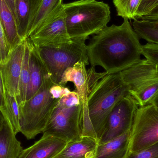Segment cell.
Segmentation results:
<instances>
[{
	"label": "cell",
	"mask_w": 158,
	"mask_h": 158,
	"mask_svg": "<svg viewBox=\"0 0 158 158\" xmlns=\"http://www.w3.org/2000/svg\"><path fill=\"white\" fill-rule=\"evenodd\" d=\"M142 45L129 19L120 26L105 27L86 45L91 66H100L108 74L119 73L141 60Z\"/></svg>",
	"instance_id": "obj_1"
},
{
	"label": "cell",
	"mask_w": 158,
	"mask_h": 158,
	"mask_svg": "<svg viewBox=\"0 0 158 158\" xmlns=\"http://www.w3.org/2000/svg\"><path fill=\"white\" fill-rule=\"evenodd\" d=\"M129 94L120 72L107 74L92 88L87 104L81 106V136L98 141L103 134L110 113L115 105Z\"/></svg>",
	"instance_id": "obj_2"
},
{
	"label": "cell",
	"mask_w": 158,
	"mask_h": 158,
	"mask_svg": "<svg viewBox=\"0 0 158 158\" xmlns=\"http://www.w3.org/2000/svg\"><path fill=\"white\" fill-rule=\"evenodd\" d=\"M68 32L72 40L96 35L106 27L110 19L107 4L95 0H80L64 4Z\"/></svg>",
	"instance_id": "obj_3"
},
{
	"label": "cell",
	"mask_w": 158,
	"mask_h": 158,
	"mask_svg": "<svg viewBox=\"0 0 158 158\" xmlns=\"http://www.w3.org/2000/svg\"><path fill=\"white\" fill-rule=\"evenodd\" d=\"M55 83L47 74L39 91L19 106L20 132L27 140L43 133L59 99L54 98L50 93Z\"/></svg>",
	"instance_id": "obj_4"
},
{
	"label": "cell",
	"mask_w": 158,
	"mask_h": 158,
	"mask_svg": "<svg viewBox=\"0 0 158 158\" xmlns=\"http://www.w3.org/2000/svg\"><path fill=\"white\" fill-rule=\"evenodd\" d=\"M86 39L72 40L70 44L47 47H36L48 74L54 82L59 84L63 74L78 62L89 64Z\"/></svg>",
	"instance_id": "obj_5"
},
{
	"label": "cell",
	"mask_w": 158,
	"mask_h": 158,
	"mask_svg": "<svg viewBox=\"0 0 158 158\" xmlns=\"http://www.w3.org/2000/svg\"><path fill=\"white\" fill-rule=\"evenodd\" d=\"M120 73L139 106L148 104L157 93L158 66L148 59H141Z\"/></svg>",
	"instance_id": "obj_6"
},
{
	"label": "cell",
	"mask_w": 158,
	"mask_h": 158,
	"mask_svg": "<svg viewBox=\"0 0 158 158\" xmlns=\"http://www.w3.org/2000/svg\"><path fill=\"white\" fill-rule=\"evenodd\" d=\"M157 142L158 107L150 104L139 106L130 131L127 154L140 151Z\"/></svg>",
	"instance_id": "obj_7"
},
{
	"label": "cell",
	"mask_w": 158,
	"mask_h": 158,
	"mask_svg": "<svg viewBox=\"0 0 158 158\" xmlns=\"http://www.w3.org/2000/svg\"><path fill=\"white\" fill-rule=\"evenodd\" d=\"M139 106L136 100L130 94L120 100L108 117L98 143L110 141L130 131Z\"/></svg>",
	"instance_id": "obj_8"
},
{
	"label": "cell",
	"mask_w": 158,
	"mask_h": 158,
	"mask_svg": "<svg viewBox=\"0 0 158 158\" xmlns=\"http://www.w3.org/2000/svg\"><path fill=\"white\" fill-rule=\"evenodd\" d=\"M81 105L65 108L57 106L43 134L53 135L67 142L81 136Z\"/></svg>",
	"instance_id": "obj_9"
},
{
	"label": "cell",
	"mask_w": 158,
	"mask_h": 158,
	"mask_svg": "<svg viewBox=\"0 0 158 158\" xmlns=\"http://www.w3.org/2000/svg\"><path fill=\"white\" fill-rule=\"evenodd\" d=\"M29 38L32 44L38 47L71 43L72 40L68 32L64 6L39 27Z\"/></svg>",
	"instance_id": "obj_10"
},
{
	"label": "cell",
	"mask_w": 158,
	"mask_h": 158,
	"mask_svg": "<svg viewBox=\"0 0 158 158\" xmlns=\"http://www.w3.org/2000/svg\"><path fill=\"white\" fill-rule=\"evenodd\" d=\"M86 66L84 62H78L73 67L69 68L63 74L59 84L65 85L69 82H73L81 104L87 102V98L92 88L108 74L106 72H96L94 66L86 69Z\"/></svg>",
	"instance_id": "obj_11"
},
{
	"label": "cell",
	"mask_w": 158,
	"mask_h": 158,
	"mask_svg": "<svg viewBox=\"0 0 158 158\" xmlns=\"http://www.w3.org/2000/svg\"><path fill=\"white\" fill-rule=\"evenodd\" d=\"M25 50V40L11 51L6 63L0 66L6 93L16 98Z\"/></svg>",
	"instance_id": "obj_12"
},
{
	"label": "cell",
	"mask_w": 158,
	"mask_h": 158,
	"mask_svg": "<svg viewBox=\"0 0 158 158\" xmlns=\"http://www.w3.org/2000/svg\"><path fill=\"white\" fill-rule=\"evenodd\" d=\"M67 143L59 137L43 134L39 141L23 149L18 158H52L59 154Z\"/></svg>",
	"instance_id": "obj_13"
},
{
	"label": "cell",
	"mask_w": 158,
	"mask_h": 158,
	"mask_svg": "<svg viewBox=\"0 0 158 158\" xmlns=\"http://www.w3.org/2000/svg\"><path fill=\"white\" fill-rule=\"evenodd\" d=\"M42 0H15V17L18 32L22 40L27 38L31 24Z\"/></svg>",
	"instance_id": "obj_14"
},
{
	"label": "cell",
	"mask_w": 158,
	"mask_h": 158,
	"mask_svg": "<svg viewBox=\"0 0 158 158\" xmlns=\"http://www.w3.org/2000/svg\"><path fill=\"white\" fill-rule=\"evenodd\" d=\"M98 144L94 138L81 136L68 142L63 150L52 158H94Z\"/></svg>",
	"instance_id": "obj_15"
},
{
	"label": "cell",
	"mask_w": 158,
	"mask_h": 158,
	"mask_svg": "<svg viewBox=\"0 0 158 158\" xmlns=\"http://www.w3.org/2000/svg\"><path fill=\"white\" fill-rule=\"evenodd\" d=\"M48 74L46 68L39 55L36 47L31 41L29 82L26 101L31 98L39 91L43 83L44 77Z\"/></svg>",
	"instance_id": "obj_16"
},
{
	"label": "cell",
	"mask_w": 158,
	"mask_h": 158,
	"mask_svg": "<svg viewBox=\"0 0 158 158\" xmlns=\"http://www.w3.org/2000/svg\"><path fill=\"white\" fill-rule=\"evenodd\" d=\"M130 131L110 141L98 143L94 158H124L129 146Z\"/></svg>",
	"instance_id": "obj_17"
},
{
	"label": "cell",
	"mask_w": 158,
	"mask_h": 158,
	"mask_svg": "<svg viewBox=\"0 0 158 158\" xmlns=\"http://www.w3.org/2000/svg\"><path fill=\"white\" fill-rule=\"evenodd\" d=\"M23 149L9 121L4 117L0 130V158H18Z\"/></svg>",
	"instance_id": "obj_18"
},
{
	"label": "cell",
	"mask_w": 158,
	"mask_h": 158,
	"mask_svg": "<svg viewBox=\"0 0 158 158\" xmlns=\"http://www.w3.org/2000/svg\"><path fill=\"white\" fill-rule=\"evenodd\" d=\"M0 21L11 52L22 40L19 35L15 15L5 0H0Z\"/></svg>",
	"instance_id": "obj_19"
},
{
	"label": "cell",
	"mask_w": 158,
	"mask_h": 158,
	"mask_svg": "<svg viewBox=\"0 0 158 158\" xmlns=\"http://www.w3.org/2000/svg\"><path fill=\"white\" fill-rule=\"evenodd\" d=\"M63 0H42L31 24L28 32L29 38L39 27L51 18L64 6Z\"/></svg>",
	"instance_id": "obj_20"
},
{
	"label": "cell",
	"mask_w": 158,
	"mask_h": 158,
	"mask_svg": "<svg viewBox=\"0 0 158 158\" xmlns=\"http://www.w3.org/2000/svg\"><path fill=\"white\" fill-rule=\"evenodd\" d=\"M31 41L29 38L25 40V50L22 69L19 78V94L17 99L19 106L26 101L27 91L29 82V57Z\"/></svg>",
	"instance_id": "obj_21"
},
{
	"label": "cell",
	"mask_w": 158,
	"mask_h": 158,
	"mask_svg": "<svg viewBox=\"0 0 158 158\" xmlns=\"http://www.w3.org/2000/svg\"><path fill=\"white\" fill-rule=\"evenodd\" d=\"M132 25L139 38L145 40L148 43L158 45V21L136 19Z\"/></svg>",
	"instance_id": "obj_22"
},
{
	"label": "cell",
	"mask_w": 158,
	"mask_h": 158,
	"mask_svg": "<svg viewBox=\"0 0 158 158\" xmlns=\"http://www.w3.org/2000/svg\"><path fill=\"white\" fill-rule=\"evenodd\" d=\"M6 118L15 134L20 132V110L16 97L5 92V108L2 112Z\"/></svg>",
	"instance_id": "obj_23"
},
{
	"label": "cell",
	"mask_w": 158,
	"mask_h": 158,
	"mask_svg": "<svg viewBox=\"0 0 158 158\" xmlns=\"http://www.w3.org/2000/svg\"><path fill=\"white\" fill-rule=\"evenodd\" d=\"M142 0H113L117 15L123 18L136 19V14Z\"/></svg>",
	"instance_id": "obj_24"
},
{
	"label": "cell",
	"mask_w": 158,
	"mask_h": 158,
	"mask_svg": "<svg viewBox=\"0 0 158 158\" xmlns=\"http://www.w3.org/2000/svg\"><path fill=\"white\" fill-rule=\"evenodd\" d=\"M124 158H158V142L140 151L129 153Z\"/></svg>",
	"instance_id": "obj_25"
},
{
	"label": "cell",
	"mask_w": 158,
	"mask_h": 158,
	"mask_svg": "<svg viewBox=\"0 0 158 158\" xmlns=\"http://www.w3.org/2000/svg\"><path fill=\"white\" fill-rule=\"evenodd\" d=\"M142 54L146 59L158 66V44L148 43L144 45H142Z\"/></svg>",
	"instance_id": "obj_26"
},
{
	"label": "cell",
	"mask_w": 158,
	"mask_h": 158,
	"mask_svg": "<svg viewBox=\"0 0 158 158\" xmlns=\"http://www.w3.org/2000/svg\"><path fill=\"white\" fill-rule=\"evenodd\" d=\"M81 104V99L77 91H71L68 94L59 99L57 105L65 108L77 106Z\"/></svg>",
	"instance_id": "obj_27"
},
{
	"label": "cell",
	"mask_w": 158,
	"mask_h": 158,
	"mask_svg": "<svg viewBox=\"0 0 158 158\" xmlns=\"http://www.w3.org/2000/svg\"><path fill=\"white\" fill-rule=\"evenodd\" d=\"M11 51L0 21V66L6 62Z\"/></svg>",
	"instance_id": "obj_28"
},
{
	"label": "cell",
	"mask_w": 158,
	"mask_h": 158,
	"mask_svg": "<svg viewBox=\"0 0 158 158\" xmlns=\"http://www.w3.org/2000/svg\"><path fill=\"white\" fill-rule=\"evenodd\" d=\"M158 5V0H142L136 14V19L148 14Z\"/></svg>",
	"instance_id": "obj_29"
},
{
	"label": "cell",
	"mask_w": 158,
	"mask_h": 158,
	"mask_svg": "<svg viewBox=\"0 0 158 158\" xmlns=\"http://www.w3.org/2000/svg\"><path fill=\"white\" fill-rule=\"evenodd\" d=\"M71 92L68 87L65 85L54 84L50 89V93L52 97L55 99H60L68 94Z\"/></svg>",
	"instance_id": "obj_30"
},
{
	"label": "cell",
	"mask_w": 158,
	"mask_h": 158,
	"mask_svg": "<svg viewBox=\"0 0 158 158\" xmlns=\"http://www.w3.org/2000/svg\"><path fill=\"white\" fill-rule=\"evenodd\" d=\"M5 108V89L0 71V110L2 112Z\"/></svg>",
	"instance_id": "obj_31"
},
{
	"label": "cell",
	"mask_w": 158,
	"mask_h": 158,
	"mask_svg": "<svg viewBox=\"0 0 158 158\" xmlns=\"http://www.w3.org/2000/svg\"><path fill=\"white\" fill-rule=\"evenodd\" d=\"M140 19L149 21H158V5L148 14L142 16Z\"/></svg>",
	"instance_id": "obj_32"
},
{
	"label": "cell",
	"mask_w": 158,
	"mask_h": 158,
	"mask_svg": "<svg viewBox=\"0 0 158 158\" xmlns=\"http://www.w3.org/2000/svg\"><path fill=\"white\" fill-rule=\"evenodd\" d=\"M15 16V0H5Z\"/></svg>",
	"instance_id": "obj_33"
},
{
	"label": "cell",
	"mask_w": 158,
	"mask_h": 158,
	"mask_svg": "<svg viewBox=\"0 0 158 158\" xmlns=\"http://www.w3.org/2000/svg\"><path fill=\"white\" fill-rule=\"evenodd\" d=\"M149 104H152L158 107V91L157 94L155 95V96L151 99Z\"/></svg>",
	"instance_id": "obj_34"
},
{
	"label": "cell",
	"mask_w": 158,
	"mask_h": 158,
	"mask_svg": "<svg viewBox=\"0 0 158 158\" xmlns=\"http://www.w3.org/2000/svg\"><path fill=\"white\" fill-rule=\"evenodd\" d=\"M4 121V117L3 114L2 112L0 110V130L2 128V126L3 123Z\"/></svg>",
	"instance_id": "obj_35"
}]
</instances>
